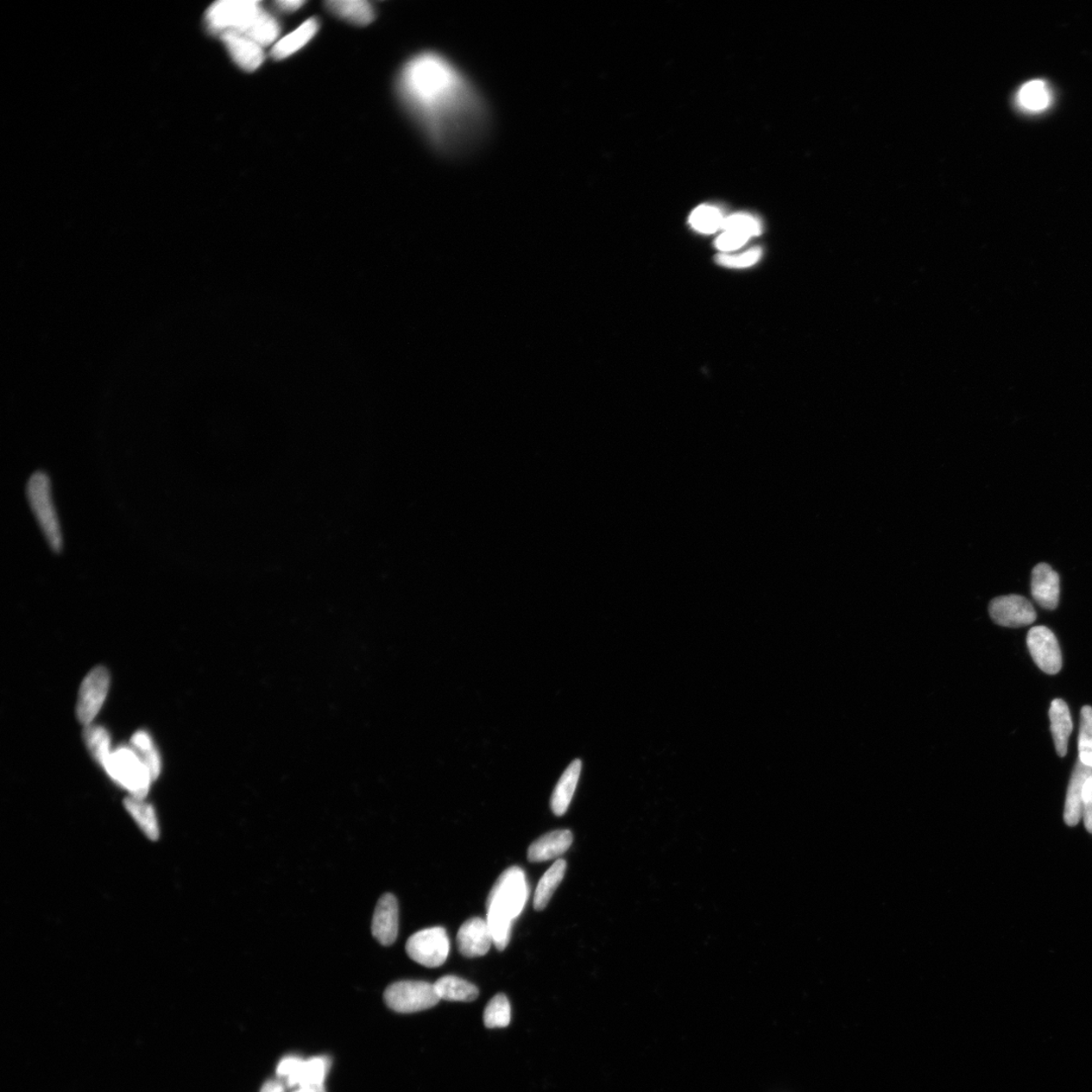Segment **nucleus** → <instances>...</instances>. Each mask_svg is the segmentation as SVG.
I'll return each instance as SVG.
<instances>
[{
    "mask_svg": "<svg viewBox=\"0 0 1092 1092\" xmlns=\"http://www.w3.org/2000/svg\"><path fill=\"white\" fill-rule=\"evenodd\" d=\"M440 1000L471 1002L478 997V989L469 981L457 976L441 977L434 983Z\"/></svg>",
    "mask_w": 1092,
    "mask_h": 1092,
    "instance_id": "obj_22",
    "label": "nucleus"
},
{
    "mask_svg": "<svg viewBox=\"0 0 1092 1092\" xmlns=\"http://www.w3.org/2000/svg\"><path fill=\"white\" fill-rule=\"evenodd\" d=\"M989 614L996 624L1009 628L1024 627L1037 620L1033 604L1019 595L994 599L989 604Z\"/></svg>",
    "mask_w": 1092,
    "mask_h": 1092,
    "instance_id": "obj_10",
    "label": "nucleus"
},
{
    "mask_svg": "<svg viewBox=\"0 0 1092 1092\" xmlns=\"http://www.w3.org/2000/svg\"><path fill=\"white\" fill-rule=\"evenodd\" d=\"M1078 752V759L1085 766L1092 767V707L1089 705L1082 709Z\"/></svg>",
    "mask_w": 1092,
    "mask_h": 1092,
    "instance_id": "obj_30",
    "label": "nucleus"
},
{
    "mask_svg": "<svg viewBox=\"0 0 1092 1092\" xmlns=\"http://www.w3.org/2000/svg\"><path fill=\"white\" fill-rule=\"evenodd\" d=\"M218 37L228 50L233 61L243 71H255L262 65L264 52L260 44L237 33H224Z\"/></svg>",
    "mask_w": 1092,
    "mask_h": 1092,
    "instance_id": "obj_14",
    "label": "nucleus"
},
{
    "mask_svg": "<svg viewBox=\"0 0 1092 1092\" xmlns=\"http://www.w3.org/2000/svg\"><path fill=\"white\" fill-rule=\"evenodd\" d=\"M724 220L725 218L718 207L703 205L693 211L689 223L692 228L699 233L713 234V233L722 229Z\"/></svg>",
    "mask_w": 1092,
    "mask_h": 1092,
    "instance_id": "obj_28",
    "label": "nucleus"
},
{
    "mask_svg": "<svg viewBox=\"0 0 1092 1092\" xmlns=\"http://www.w3.org/2000/svg\"><path fill=\"white\" fill-rule=\"evenodd\" d=\"M529 888L526 873L519 867H511L499 877L488 896L487 918L512 923L519 917L528 899Z\"/></svg>",
    "mask_w": 1092,
    "mask_h": 1092,
    "instance_id": "obj_3",
    "label": "nucleus"
},
{
    "mask_svg": "<svg viewBox=\"0 0 1092 1092\" xmlns=\"http://www.w3.org/2000/svg\"><path fill=\"white\" fill-rule=\"evenodd\" d=\"M749 237L737 234L735 232L724 231L721 236L716 240V246L718 250L729 252L740 249L749 241Z\"/></svg>",
    "mask_w": 1092,
    "mask_h": 1092,
    "instance_id": "obj_33",
    "label": "nucleus"
},
{
    "mask_svg": "<svg viewBox=\"0 0 1092 1092\" xmlns=\"http://www.w3.org/2000/svg\"><path fill=\"white\" fill-rule=\"evenodd\" d=\"M330 1061L326 1057L302 1060L300 1057L283 1058L277 1065V1075L286 1077L289 1088L324 1089L323 1083L329 1070Z\"/></svg>",
    "mask_w": 1092,
    "mask_h": 1092,
    "instance_id": "obj_8",
    "label": "nucleus"
},
{
    "mask_svg": "<svg viewBox=\"0 0 1092 1092\" xmlns=\"http://www.w3.org/2000/svg\"><path fill=\"white\" fill-rule=\"evenodd\" d=\"M580 771H582V762L574 760L561 775L551 800L552 810L555 816L563 817L567 811L578 786Z\"/></svg>",
    "mask_w": 1092,
    "mask_h": 1092,
    "instance_id": "obj_18",
    "label": "nucleus"
},
{
    "mask_svg": "<svg viewBox=\"0 0 1092 1092\" xmlns=\"http://www.w3.org/2000/svg\"><path fill=\"white\" fill-rule=\"evenodd\" d=\"M511 1021V1006L505 994H497L485 1009L484 1022L489 1028H506Z\"/></svg>",
    "mask_w": 1092,
    "mask_h": 1092,
    "instance_id": "obj_29",
    "label": "nucleus"
},
{
    "mask_svg": "<svg viewBox=\"0 0 1092 1092\" xmlns=\"http://www.w3.org/2000/svg\"><path fill=\"white\" fill-rule=\"evenodd\" d=\"M295 1092H324V1089H300Z\"/></svg>",
    "mask_w": 1092,
    "mask_h": 1092,
    "instance_id": "obj_37",
    "label": "nucleus"
},
{
    "mask_svg": "<svg viewBox=\"0 0 1092 1092\" xmlns=\"http://www.w3.org/2000/svg\"><path fill=\"white\" fill-rule=\"evenodd\" d=\"M104 769L117 784L138 799L147 797L151 783L154 781L141 756L131 747L124 746L112 750Z\"/></svg>",
    "mask_w": 1092,
    "mask_h": 1092,
    "instance_id": "obj_5",
    "label": "nucleus"
},
{
    "mask_svg": "<svg viewBox=\"0 0 1092 1092\" xmlns=\"http://www.w3.org/2000/svg\"><path fill=\"white\" fill-rule=\"evenodd\" d=\"M1016 99H1018V104L1021 109L1028 112H1039L1049 107L1052 102V94L1045 81L1032 80L1027 82L1020 88Z\"/></svg>",
    "mask_w": 1092,
    "mask_h": 1092,
    "instance_id": "obj_23",
    "label": "nucleus"
},
{
    "mask_svg": "<svg viewBox=\"0 0 1092 1092\" xmlns=\"http://www.w3.org/2000/svg\"><path fill=\"white\" fill-rule=\"evenodd\" d=\"M399 931V906L393 894L387 893L377 901L374 919H372V935L383 946L395 943Z\"/></svg>",
    "mask_w": 1092,
    "mask_h": 1092,
    "instance_id": "obj_13",
    "label": "nucleus"
},
{
    "mask_svg": "<svg viewBox=\"0 0 1092 1092\" xmlns=\"http://www.w3.org/2000/svg\"><path fill=\"white\" fill-rule=\"evenodd\" d=\"M302 4H305V2H302V0H281V2L275 3L277 8L286 12L298 10Z\"/></svg>",
    "mask_w": 1092,
    "mask_h": 1092,
    "instance_id": "obj_35",
    "label": "nucleus"
},
{
    "mask_svg": "<svg viewBox=\"0 0 1092 1092\" xmlns=\"http://www.w3.org/2000/svg\"><path fill=\"white\" fill-rule=\"evenodd\" d=\"M110 674L104 667L94 668L80 686L77 716L80 723L90 725L97 717L110 689Z\"/></svg>",
    "mask_w": 1092,
    "mask_h": 1092,
    "instance_id": "obj_9",
    "label": "nucleus"
},
{
    "mask_svg": "<svg viewBox=\"0 0 1092 1092\" xmlns=\"http://www.w3.org/2000/svg\"><path fill=\"white\" fill-rule=\"evenodd\" d=\"M397 93L429 140L445 154L476 147L488 129V112L477 88L445 57L426 52L406 63Z\"/></svg>",
    "mask_w": 1092,
    "mask_h": 1092,
    "instance_id": "obj_1",
    "label": "nucleus"
},
{
    "mask_svg": "<svg viewBox=\"0 0 1092 1092\" xmlns=\"http://www.w3.org/2000/svg\"><path fill=\"white\" fill-rule=\"evenodd\" d=\"M1032 595L1041 608H1057L1060 596L1058 573L1049 565L1039 564L1032 573Z\"/></svg>",
    "mask_w": 1092,
    "mask_h": 1092,
    "instance_id": "obj_15",
    "label": "nucleus"
},
{
    "mask_svg": "<svg viewBox=\"0 0 1092 1092\" xmlns=\"http://www.w3.org/2000/svg\"><path fill=\"white\" fill-rule=\"evenodd\" d=\"M566 869V863L563 858L555 862L546 873L542 876L534 894V908L536 911H544L547 906L549 900L563 881Z\"/></svg>",
    "mask_w": 1092,
    "mask_h": 1092,
    "instance_id": "obj_24",
    "label": "nucleus"
},
{
    "mask_svg": "<svg viewBox=\"0 0 1092 1092\" xmlns=\"http://www.w3.org/2000/svg\"><path fill=\"white\" fill-rule=\"evenodd\" d=\"M763 250L760 248H755L744 254L729 255L719 254L716 256V262L725 268H743L752 267L761 260Z\"/></svg>",
    "mask_w": 1092,
    "mask_h": 1092,
    "instance_id": "obj_32",
    "label": "nucleus"
},
{
    "mask_svg": "<svg viewBox=\"0 0 1092 1092\" xmlns=\"http://www.w3.org/2000/svg\"><path fill=\"white\" fill-rule=\"evenodd\" d=\"M261 1092H285V1089L280 1082L269 1081L264 1083Z\"/></svg>",
    "mask_w": 1092,
    "mask_h": 1092,
    "instance_id": "obj_36",
    "label": "nucleus"
},
{
    "mask_svg": "<svg viewBox=\"0 0 1092 1092\" xmlns=\"http://www.w3.org/2000/svg\"><path fill=\"white\" fill-rule=\"evenodd\" d=\"M1091 776L1092 767L1085 766L1078 759L1071 774L1068 789H1067L1064 820L1069 826H1075L1081 822L1084 786Z\"/></svg>",
    "mask_w": 1092,
    "mask_h": 1092,
    "instance_id": "obj_16",
    "label": "nucleus"
},
{
    "mask_svg": "<svg viewBox=\"0 0 1092 1092\" xmlns=\"http://www.w3.org/2000/svg\"><path fill=\"white\" fill-rule=\"evenodd\" d=\"M125 810L134 818L145 835L151 839H156L159 837V826H158L156 813L153 805L135 797H129L125 800Z\"/></svg>",
    "mask_w": 1092,
    "mask_h": 1092,
    "instance_id": "obj_25",
    "label": "nucleus"
},
{
    "mask_svg": "<svg viewBox=\"0 0 1092 1092\" xmlns=\"http://www.w3.org/2000/svg\"><path fill=\"white\" fill-rule=\"evenodd\" d=\"M406 950L415 962L428 968H437L446 961L450 954V939L444 927H431L410 937Z\"/></svg>",
    "mask_w": 1092,
    "mask_h": 1092,
    "instance_id": "obj_7",
    "label": "nucleus"
},
{
    "mask_svg": "<svg viewBox=\"0 0 1092 1092\" xmlns=\"http://www.w3.org/2000/svg\"><path fill=\"white\" fill-rule=\"evenodd\" d=\"M493 936L487 923L481 918H472L460 926L458 933V950L468 958L482 957L489 952Z\"/></svg>",
    "mask_w": 1092,
    "mask_h": 1092,
    "instance_id": "obj_12",
    "label": "nucleus"
},
{
    "mask_svg": "<svg viewBox=\"0 0 1092 1092\" xmlns=\"http://www.w3.org/2000/svg\"><path fill=\"white\" fill-rule=\"evenodd\" d=\"M1028 650L1036 665L1048 675H1056L1062 668V654L1057 637L1046 627H1033L1027 637Z\"/></svg>",
    "mask_w": 1092,
    "mask_h": 1092,
    "instance_id": "obj_11",
    "label": "nucleus"
},
{
    "mask_svg": "<svg viewBox=\"0 0 1092 1092\" xmlns=\"http://www.w3.org/2000/svg\"><path fill=\"white\" fill-rule=\"evenodd\" d=\"M206 28L211 34L237 33L250 37L262 47L279 37L281 28L275 18L254 0H222L213 3L205 14Z\"/></svg>",
    "mask_w": 1092,
    "mask_h": 1092,
    "instance_id": "obj_2",
    "label": "nucleus"
},
{
    "mask_svg": "<svg viewBox=\"0 0 1092 1092\" xmlns=\"http://www.w3.org/2000/svg\"><path fill=\"white\" fill-rule=\"evenodd\" d=\"M573 833L561 830L546 833L536 839L528 850V860L539 863L564 855L573 844Z\"/></svg>",
    "mask_w": 1092,
    "mask_h": 1092,
    "instance_id": "obj_17",
    "label": "nucleus"
},
{
    "mask_svg": "<svg viewBox=\"0 0 1092 1092\" xmlns=\"http://www.w3.org/2000/svg\"><path fill=\"white\" fill-rule=\"evenodd\" d=\"M27 498L44 536L55 553L63 549V538L58 514L55 508L51 481L46 472L36 471L27 484Z\"/></svg>",
    "mask_w": 1092,
    "mask_h": 1092,
    "instance_id": "obj_4",
    "label": "nucleus"
},
{
    "mask_svg": "<svg viewBox=\"0 0 1092 1092\" xmlns=\"http://www.w3.org/2000/svg\"><path fill=\"white\" fill-rule=\"evenodd\" d=\"M384 1001L397 1013L412 1014L437 1006L440 999L434 984L425 981H400L391 984L384 991Z\"/></svg>",
    "mask_w": 1092,
    "mask_h": 1092,
    "instance_id": "obj_6",
    "label": "nucleus"
},
{
    "mask_svg": "<svg viewBox=\"0 0 1092 1092\" xmlns=\"http://www.w3.org/2000/svg\"><path fill=\"white\" fill-rule=\"evenodd\" d=\"M1082 817L1085 828L1092 833V776L1088 779L1084 786Z\"/></svg>",
    "mask_w": 1092,
    "mask_h": 1092,
    "instance_id": "obj_34",
    "label": "nucleus"
},
{
    "mask_svg": "<svg viewBox=\"0 0 1092 1092\" xmlns=\"http://www.w3.org/2000/svg\"><path fill=\"white\" fill-rule=\"evenodd\" d=\"M84 738L91 754L103 768L112 754L111 736L100 725H86Z\"/></svg>",
    "mask_w": 1092,
    "mask_h": 1092,
    "instance_id": "obj_27",
    "label": "nucleus"
},
{
    "mask_svg": "<svg viewBox=\"0 0 1092 1092\" xmlns=\"http://www.w3.org/2000/svg\"><path fill=\"white\" fill-rule=\"evenodd\" d=\"M1049 716L1051 721V731L1054 743H1055L1056 752L1059 756L1063 757L1067 754L1068 740L1073 729L1068 705H1067L1062 699L1053 700L1050 707Z\"/></svg>",
    "mask_w": 1092,
    "mask_h": 1092,
    "instance_id": "obj_19",
    "label": "nucleus"
},
{
    "mask_svg": "<svg viewBox=\"0 0 1092 1092\" xmlns=\"http://www.w3.org/2000/svg\"><path fill=\"white\" fill-rule=\"evenodd\" d=\"M132 748H134L139 756L147 766L151 776L155 781L161 773L162 763L159 752H158L153 737L147 731L139 730L132 735L131 738Z\"/></svg>",
    "mask_w": 1092,
    "mask_h": 1092,
    "instance_id": "obj_26",
    "label": "nucleus"
},
{
    "mask_svg": "<svg viewBox=\"0 0 1092 1092\" xmlns=\"http://www.w3.org/2000/svg\"><path fill=\"white\" fill-rule=\"evenodd\" d=\"M326 6L333 15L356 26H368L375 20L374 9L363 0H332Z\"/></svg>",
    "mask_w": 1092,
    "mask_h": 1092,
    "instance_id": "obj_21",
    "label": "nucleus"
},
{
    "mask_svg": "<svg viewBox=\"0 0 1092 1092\" xmlns=\"http://www.w3.org/2000/svg\"><path fill=\"white\" fill-rule=\"evenodd\" d=\"M722 229L752 238L761 234L762 224L752 214L741 213L725 218Z\"/></svg>",
    "mask_w": 1092,
    "mask_h": 1092,
    "instance_id": "obj_31",
    "label": "nucleus"
},
{
    "mask_svg": "<svg viewBox=\"0 0 1092 1092\" xmlns=\"http://www.w3.org/2000/svg\"><path fill=\"white\" fill-rule=\"evenodd\" d=\"M319 29V23L315 18H310L302 24L298 29L288 34L281 40L275 44L271 55L276 60L288 58V56L298 52L302 47H305L310 42Z\"/></svg>",
    "mask_w": 1092,
    "mask_h": 1092,
    "instance_id": "obj_20",
    "label": "nucleus"
}]
</instances>
